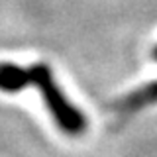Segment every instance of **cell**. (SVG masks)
I'll return each mask as SVG.
<instances>
[{"label": "cell", "instance_id": "cell-2", "mask_svg": "<svg viewBox=\"0 0 157 157\" xmlns=\"http://www.w3.org/2000/svg\"><path fill=\"white\" fill-rule=\"evenodd\" d=\"M153 102H157V81L149 82V85H145L134 92H130L128 96H124L116 104V110L134 112V110H140V108H144L147 104H153Z\"/></svg>", "mask_w": 157, "mask_h": 157}, {"label": "cell", "instance_id": "cell-3", "mask_svg": "<svg viewBox=\"0 0 157 157\" xmlns=\"http://www.w3.org/2000/svg\"><path fill=\"white\" fill-rule=\"evenodd\" d=\"M153 59H157V47L153 49Z\"/></svg>", "mask_w": 157, "mask_h": 157}, {"label": "cell", "instance_id": "cell-1", "mask_svg": "<svg viewBox=\"0 0 157 157\" xmlns=\"http://www.w3.org/2000/svg\"><path fill=\"white\" fill-rule=\"evenodd\" d=\"M26 86H36L41 92V98L45 102L49 114L61 132H65L67 136L85 134L86 130L85 114L67 100V96L63 94V90L55 82L51 69L45 63H36L28 69L18 67L8 61L0 63V90L18 92Z\"/></svg>", "mask_w": 157, "mask_h": 157}]
</instances>
